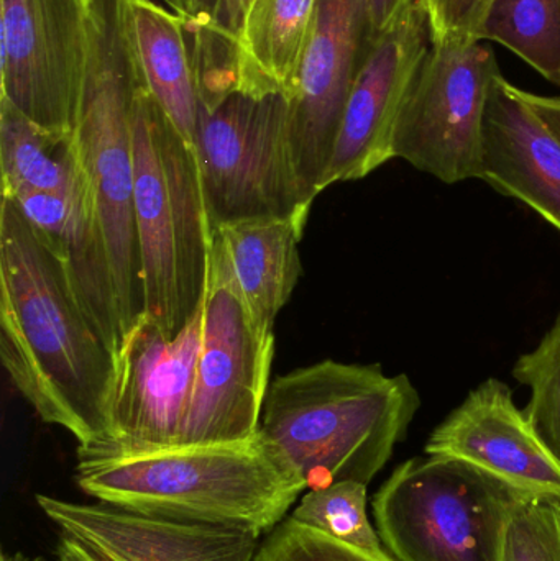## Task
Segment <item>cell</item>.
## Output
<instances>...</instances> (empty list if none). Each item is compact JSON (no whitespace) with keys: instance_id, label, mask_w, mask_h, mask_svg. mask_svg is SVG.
<instances>
[{"instance_id":"cell-1","label":"cell","mask_w":560,"mask_h":561,"mask_svg":"<svg viewBox=\"0 0 560 561\" xmlns=\"http://www.w3.org/2000/svg\"><path fill=\"white\" fill-rule=\"evenodd\" d=\"M0 362L46 424L79 445L108 435L115 356L82 309L55 247L0 203Z\"/></svg>"},{"instance_id":"cell-2","label":"cell","mask_w":560,"mask_h":561,"mask_svg":"<svg viewBox=\"0 0 560 561\" xmlns=\"http://www.w3.org/2000/svg\"><path fill=\"white\" fill-rule=\"evenodd\" d=\"M76 483L102 503L259 536L283 523L306 491L260 431L243 440L150 450L79 445Z\"/></svg>"},{"instance_id":"cell-3","label":"cell","mask_w":560,"mask_h":561,"mask_svg":"<svg viewBox=\"0 0 560 561\" xmlns=\"http://www.w3.org/2000/svg\"><path fill=\"white\" fill-rule=\"evenodd\" d=\"M421 408L410 376L381 365L324 359L279 376L263 402L259 431L305 483L370 484L407 438Z\"/></svg>"},{"instance_id":"cell-4","label":"cell","mask_w":560,"mask_h":561,"mask_svg":"<svg viewBox=\"0 0 560 561\" xmlns=\"http://www.w3.org/2000/svg\"><path fill=\"white\" fill-rule=\"evenodd\" d=\"M199 81L196 153L210 230L245 220H289L305 229L315 197L296 168L285 94L240 91L232 53L193 46Z\"/></svg>"},{"instance_id":"cell-5","label":"cell","mask_w":560,"mask_h":561,"mask_svg":"<svg viewBox=\"0 0 560 561\" xmlns=\"http://www.w3.org/2000/svg\"><path fill=\"white\" fill-rule=\"evenodd\" d=\"M128 0H88L85 68L72 131L92 216L114 272L122 335L144 313L135 222L134 117L141 85Z\"/></svg>"},{"instance_id":"cell-6","label":"cell","mask_w":560,"mask_h":561,"mask_svg":"<svg viewBox=\"0 0 560 561\" xmlns=\"http://www.w3.org/2000/svg\"><path fill=\"white\" fill-rule=\"evenodd\" d=\"M144 313L176 336L206 296L213 230L194 148L144 84L134 117Z\"/></svg>"},{"instance_id":"cell-7","label":"cell","mask_w":560,"mask_h":561,"mask_svg":"<svg viewBox=\"0 0 560 561\" xmlns=\"http://www.w3.org/2000/svg\"><path fill=\"white\" fill-rule=\"evenodd\" d=\"M518 496L462 461L411 458L375 494V526L397 561H500Z\"/></svg>"},{"instance_id":"cell-8","label":"cell","mask_w":560,"mask_h":561,"mask_svg":"<svg viewBox=\"0 0 560 561\" xmlns=\"http://www.w3.org/2000/svg\"><path fill=\"white\" fill-rule=\"evenodd\" d=\"M500 75L482 39H433L398 115L395 160L441 183L479 180L487 107Z\"/></svg>"},{"instance_id":"cell-9","label":"cell","mask_w":560,"mask_h":561,"mask_svg":"<svg viewBox=\"0 0 560 561\" xmlns=\"http://www.w3.org/2000/svg\"><path fill=\"white\" fill-rule=\"evenodd\" d=\"M275 333L209 268L204 339L181 445L243 440L259 432Z\"/></svg>"},{"instance_id":"cell-10","label":"cell","mask_w":560,"mask_h":561,"mask_svg":"<svg viewBox=\"0 0 560 561\" xmlns=\"http://www.w3.org/2000/svg\"><path fill=\"white\" fill-rule=\"evenodd\" d=\"M88 0H0V99L72 135L85 68Z\"/></svg>"},{"instance_id":"cell-11","label":"cell","mask_w":560,"mask_h":561,"mask_svg":"<svg viewBox=\"0 0 560 561\" xmlns=\"http://www.w3.org/2000/svg\"><path fill=\"white\" fill-rule=\"evenodd\" d=\"M206 296L176 336L141 313L115 353L108 435L81 447H180L204 339Z\"/></svg>"},{"instance_id":"cell-12","label":"cell","mask_w":560,"mask_h":561,"mask_svg":"<svg viewBox=\"0 0 560 561\" xmlns=\"http://www.w3.org/2000/svg\"><path fill=\"white\" fill-rule=\"evenodd\" d=\"M367 0H318L292 104L296 168L309 196L322 193L355 79L374 46Z\"/></svg>"},{"instance_id":"cell-13","label":"cell","mask_w":560,"mask_h":561,"mask_svg":"<svg viewBox=\"0 0 560 561\" xmlns=\"http://www.w3.org/2000/svg\"><path fill=\"white\" fill-rule=\"evenodd\" d=\"M431 43L424 0H416L377 36L348 95L322 190L364 180L395 160L398 115Z\"/></svg>"},{"instance_id":"cell-14","label":"cell","mask_w":560,"mask_h":561,"mask_svg":"<svg viewBox=\"0 0 560 561\" xmlns=\"http://www.w3.org/2000/svg\"><path fill=\"white\" fill-rule=\"evenodd\" d=\"M424 451L470 465L523 496L560 500V461L502 379L472 389L434 428Z\"/></svg>"},{"instance_id":"cell-15","label":"cell","mask_w":560,"mask_h":561,"mask_svg":"<svg viewBox=\"0 0 560 561\" xmlns=\"http://www.w3.org/2000/svg\"><path fill=\"white\" fill-rule=\"evenodd\" d=\"M36 504L61 530L105 561H253L259 534L247 527L153 516L98 501L69 503L38 494Z\"/></svg>"},{"instance_id":"cell-16","label":"cell","mask_w":560,"mask_h":561,"mask_svg":"<svg viewBox=\"0 0 560 561\" xmlns=\"http://www.w3.org/2000/svg\"><path fill=\"white\" fill-rule=\"evenodd\" d=\"M479 180L560 232V140L503 75L487 107Z\"/></svg>"},{"instance_id":"cell-17","label":"cell","mask_w":560,"mask_h":561,"mask_svg":"<svg viewBox=\"0 0 560 561\" xmlns=\"http://www.w3.org/2000/svg\"><path fill=\"white\" fill-rule=\"evenodd\" d=\"M13 201L61 256L82 309L115 356L124 339L117 289L107 245L88 196L25 194Z\"/></svg>"},{"instance_id":"cell-18","label":"cell","mask_w":560,"mask_h":561,"mask_svg":"<svg viewBox=\"0 0 560 561\" xmlns=\"http://www.w3.org/2000/svg\"><path fill=\"white\" fill-rule=\"evenodd\" d=\"M302 233L289 220H245L213 232L209 268L227 279L265 329L273 330L301 276Z\"/></svg>"},{"instance_id":"cell-19","label":"cell","mask_w":560,"mask_h":561,"mask_svg":"<svg viewBox=\"0 0 560 561\" xmlns=\"http://www.w3.org/2000/svg\"><path fill=\"white\" fill-rule=\"evenodd\" d=\"M318 0H250L233 39L237 88L293 98L315 28Z\"/></svg>"},{"instance_id":"cell-20","label":"cell","mask_w":560,"mask_h":561,"mask_svg":"<svg viewBox=\"0 0 560 561\" xmlns=\"http://www.w3.org/2000/svg\"><path fill=\"white\" fill-rule=\"evenodd\" d=\"M127 13L141 84L194 148L199 81L186 23L153 0H128Z\"/></svg>"},{"instance_id":"cell-21","label":"cell","mask_w":560,"mask_h":561,"mask_svg":"<svg viewBox=\"0 0 560 561\" xmlns=\"http://www.w3.org/2000/svg\"><path fill=\"white\" fill-rule=\"evenodd\" d=\"M2 196H88L72 135L42 130L15 105L0 99Z\"/></svg>"},{"instance_id":"cell-22","label":"cell","mask_w":560,"mask_h":561,"mask_svg":"<svg viewBox=\"0 0 560 561\" xmlns=\"http://www.w3.org/2000/svg\"><path fill=\"white\" fill-rule=\"evenodd\" d=\"M499 43L560 88V0H495L482 42Z\"/></svg>"},{"instance_id":"cell-23","label":"cell","mask_w":560,"mask_h":561,"mask_svg":"<svg viewBox=\"0 0 560 561\" xmlns=\"http://www.w3.org/2000/svg\"><path fill=\"white\" fill-rule=\"evenodd\" d=\"M367 500V484L339 481L331 486L309 490L289 519L347 546L381 552L385 547L368 519Z\"/></svg>"},{"instance_id":"cell-24","label":"cell","mask_w":560,"mask_h":561,"mask_svg":"<svg viewBox=\"0 0 560 561\" xmlns=\"http://www.w3.org/2000/svg\"><path fill=\"white\" fill-rule=\"evenodd\" d=\"M513 378L529 389L523 411L560 461V313L538 346L516 359Z\"/></svg>"},{"instance_id":"cell-25","label":"cell","mask_w":560,"mask_h":561,"mask_svg":"<svg viewBox=\"0 0 560 561\" xmlns=\"http://www.w3.org/2000/svg\"><path fill=\"white\" fill-rule=\"evenodd\" d=\"M500 561H560L559 497H516L503 529Z\"/></svg>"},{"instance_id":"cell-26","label":"cell","mask_w":560,"mask_h":561,"mask_svg":"<svg viewBox=\"0 0 560 561\" xmlns=\"http://www.w3.org/2000/svg\"><path fill=\"white\" fill-rule=\"evenodd\" d=\"M253 561H397L387 550L370 552L339 542L293 519L283 520L266 537Z\"/></svg>"},{"instance_id":"cell-27","label":"cell","mask_w":560,"mask_h":561,"mask_svg":"<svg viewBox=\"0 0 560 561\" xmlns=\"http://www.w3.org/2000/svg\"><path fill=\"white\" fill-rule=\"evenodd\" d=\"M493 2L495 0H424L433 39H482Z\"/></svg>"},{"instance_id":"cell-28","label":"cell","mask_w":560,"mask_h":561,"mask_svg":"<svg viewBox=\"0 0 560 561\" xmlns=\"http://www.w3.org/2000/svg\"><path fill=\"white\" fill-rule=\"evenodd\" d=\"M174 12L186 23L187 32L210 30L216 33L219 0H168Z\"/></svg>"},{"instance_id":"cell-29","label":"cell","mask_w":560,"mask_h":561,"mask_svg":"<svg viewBox=\"0 0 560 561\" xmlns=\"http://www.w3.org/2000/svg\"><path fill=\"white\" fill-rule=\"evenodd\" d=\"M416 0H367L368 16L375 39L387 32Z\"/></svg>"},{"instance_id":"cell-30","label":"cell","mask_w":560,"mask_h":561,"mask_svg":"<svg viewBox=\"0 0 560 561\" xmlns=\"http://www.w3.org/2000/svg\"><path fill=\"white\" fill-rule=\"evenodd\" d=\"M250 0H219L217 10V35L224 36L227 42L232 43L239 33L243 13L249 7Z\"/></svg>"},{"instance_id":"cell-31","label":"cell","mask_w":560,"mask_h":561,"mask_svg":"<svg viewBox=\"0 0 560 561\" xmlns=\"http://www.w3.org/2000/svg\"><path fill=\"white\" fill-rule=\"evenodd\" d=\"M518 91L526 104L541 117V121L560 140V95L533 94L519 88Z\"/></svg>"},{"instance_id":"cell-32","label":"cell","mask_w":560,"mask_h":561,"mask_svg":"<svg viewBox=\"0 0 560 561\" xmlns=\"http://www.w3.org/2000/svg\"><path fill=\"white\" fill-rule=\"evenodd\" d=\"M56 557L58 561H105L101 557L95 556L88 547L79 543L78 540L71 537H59L58 549H56Z\"/></svg>"},{"instance_id":"cell-33","label":"cell","mask_w":560,"mask_h":561,"mask_svg":"<svg viewBox=\"0 0 560 561\" xmlns=\"http://www.w3.org/2000/svg\"><path fill=\"white\" fill-rule=\"evenodd\" d=\"M0 561H48L42 559V557H28L22 552L15 553H7L5 550H2V559Z\"/></svg>"}]
</instances>
